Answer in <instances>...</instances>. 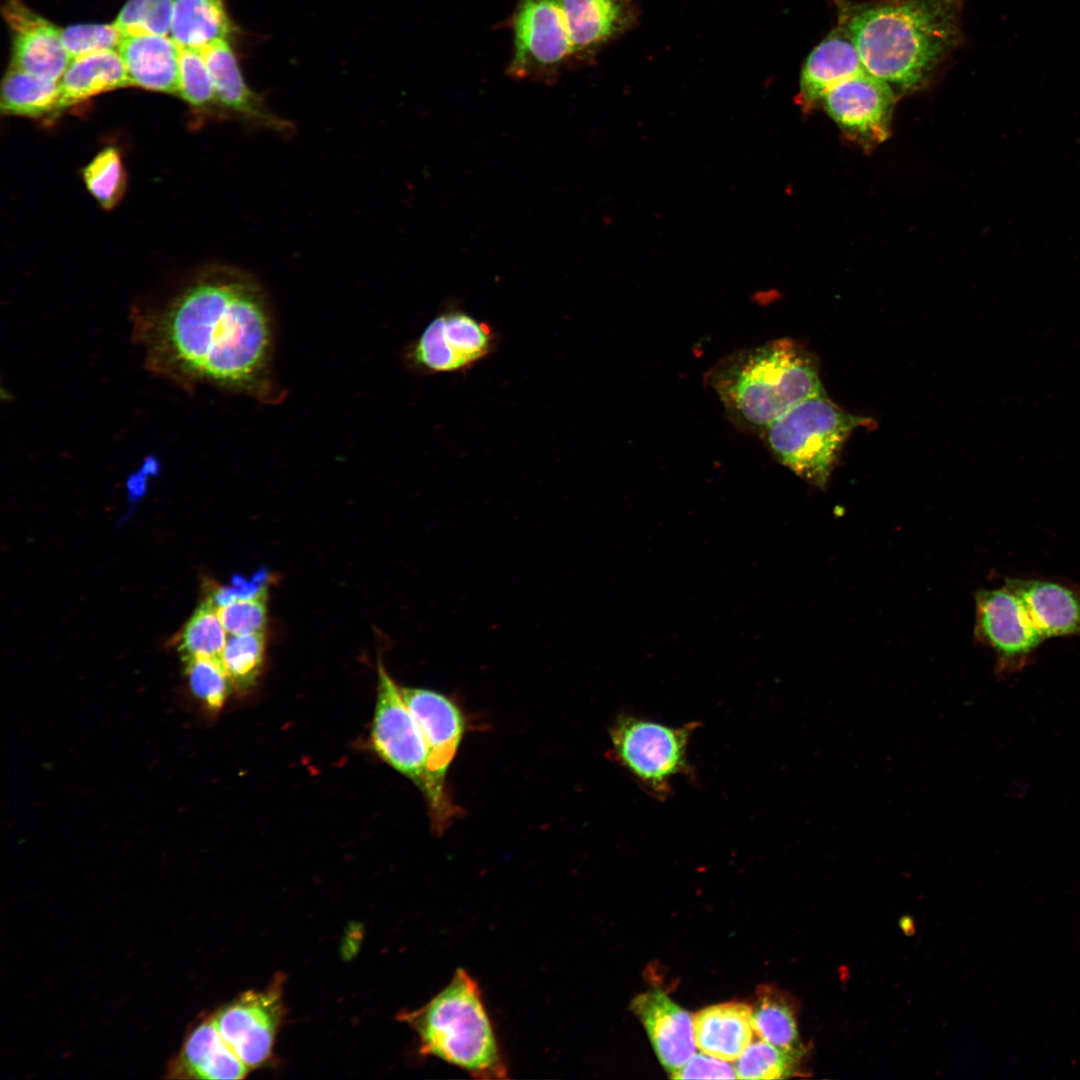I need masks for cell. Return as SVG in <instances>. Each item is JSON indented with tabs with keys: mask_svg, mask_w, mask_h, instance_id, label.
I'll return each instance as SVG.
<instances>
[{
	"mask_svg": "<svg viewBox=\"0 0 1080 1080\" xmlns=\"http://www.w3.org/2000/svg\"><path fill=\"white\" fill-rule=\"evenodd\" d=\"M631 1009L646 1029L655 1053L670 1076L695 1054L692 1016L664 992L639 994Z\"/></svg>",
	"mask_w": 1080,
	"mask_h": 1080,
	"instance_id": "e0dca14e",
	"label": "cell"
},
{
	"mask_svg": "<svg viewBox=\"0 0 1080 1080\" xmlns=\"http://www.w3.org/2000/svg\"><path fill=\"white\" fill-rule=\"evenodd\" d=\"M235 33L225 0H175L170 36L178 45L202 48Z\"/></svg>",
	"mask_w": 1080,
	"mask_h": 1080,
	"instance_id": "cb8c5ba5",
	"label": "cell"
},
{
	"mask_svg": "<svg viewBox=\"0 0 1080 1080\" xmlns=\"http://www.w3.org/2000/svg\"><path fill=\"white\" fill-rule=\"evenodd\" d=\"M695 722L669 726L631 714H621L609 734L615 760L648 794L665 800L672 779L691 776L687 748Z\"/></svg>",
	"mask_w": 1080,
	"mask_h": 1080,
	"instance_id": "52a82bcc",
	"label": "cell"
},
{
	"mask_svg": "<svg viewBox=\"0 0 1080 1080\" xmlns=\"http://www.w3.org/2000/svg\"><path fill=\"white\" fill-rule=\"evenodd\" d=\"M59 86L58 112L131 83L118 50H104L70 61Z\"/></svg>",
	"mask_w": 1080,
	"mask_h": 1080,
	"instance_id": "603a6c76",
	"label": "cell"
},
{
	"mask_svg": "<svg viewBox=\"0 0 1080 1080\" xmlns=\"http://www.w3.org/2000/svg\"><path fill=\"white\" fill-rule=\"evenodd\" d=\"M693 1034L697 1048L724 1061H735L753 1040L752 1008L741 1002H726L701 1009L694 1016Z\"/></svg>",
	"mask_w": 1080,
	"mask_h": 1080,
	"instance_id": "7402d4cb",
	"label": "cell"
},
{
	"mask_svg": "<svg viewBox=\"0 0 1080 1080\" xmlns=\"http://www.w3.org/2000/svg\"><path fill=\"white\" fill-rule=\"evenodd\" d=\"M866 69L858 51L839 26L806 58L800 75L798 103L805 111L821 104L824 95L840 82Z\"/></svg>",
	"mask_w": 1080,
	"mask_h": 1080,
	"instance_id": "ffe728a7",
	"label": "cell"
},
{
	"mask_svg": "<svg viewBox=\"0 0 1080 1080\" xmlns=\"http://www.w3.org/2000/svg\"><path fill=\"white\" fill-rule=\"evenodd\" d=\"M265 638L263 632L231 635L222 653V662L232 681L241 691L254 686L263 666Z\"/></svg>",
	"mask_w": 1080,
	"mask_h": 1080,
	"instance_id": "4dcf8cb0",
	"label": "cell"
},
{
	"mask_svg": "<svg viewBox=\"0 0 1080 1080\" xmlns=\"http://www.w3.org/2000/svg\"><path fill=\"white\" fill-rule=\"evenodd\" d=\"M371 741L378 755L412 780L424 793L436 832H443L457 815L451 799L439 794L428 769L429 752L421 728L402 693L378 665V688Z\"/></svg>",
	"mask_w": 1080,
	"mask_h": 1080,
	"instance_id": "8992f818",
	"label": "cell"
},
{
	"mask_svg": "<svg viewBox=\"0 0 1080 1080\" xmlns=\"http://www.w3.org/2000/svg\"><path fill=\"white\" fill-rule=\"evenodd\" d=\"M184 660L194 695L212 710L221 708L232 685L222 660L200 657Z\"/></svg>",
	"mask_w": 1080,
	"mask_h": 1080,
	"instance_id": "d6a6232c",
	"label": "cell"
},
{
	"mask_svg": "<svg viewBox=\"0 0 1080 1080\" xmlns=\"http://www.w3.org/2000/svg\"><path fill=\"white\" fill-rule=\"evenodd\" d=\"M217 612L231 635L263 632L267 619L266 592L217 606Z\"/></svg>",
	"mask_w": 1080,
	"mask_h": 1080,
	"instance_id": "e575fe53",
	"label": "cell"
},
{
	"mask_svg": "<svg viewBox=\"0 0 1080 1080\" xmlns=\"http://www.w3.org/2000/svg\"><path fill=\"white\" fill-rule=\"evenodd\" d=\"M705 383L728 420L757 436L799 402L824 394L814 356L789 338L723 357L705 374Z\"/></svg>",
	"mask_w": 1080,
	"mask_h": 1080,
	"instance_id": "3957f363",
	"label": "cell"
},
{
	"mask_svg": "<svg viewBox=\"0 0 1080 1080\" xmlns=\"http://www.w3.org/2000/svg\"><path fill=\"white\" fill-rule=\"evenodd\" d=\"M2 14L11 34L9 66L59 81L70 62L61 28L33 11L24 0H4Z\"/></svg>",
	"mask_w": 1080,
	"mask_h": 1080,
	"instance_id": "5bb4252c",
	"label": "cell"
},
{
	"mask_svg": "<svg viewBox=\"0 0 1080 1080\" xmlns=\"http://www.w3.org/2000/svg\"><path fill=\"white\" fill-rule=\"evenodd\" d=\"M133 322L155 374L183 387L209 384L273 400L272 310L247 270L208 266L164 304L137 312Z\"/></svg>",
	"mask_w": 1080,
	"mask_h": 1080,
	"instance_id": "6da1fadb",
	"label": "cell"
},
{
	"mask_svg": "<svg viewBox=\"0 0 1080 1080\" xmlns=\"http://www.w3.org/2000/svg\"><path fill=\"white\" fill-rule=\"evenodd\" d=\"M505 24L512 34L506 68L510 78L553 85L564 71L574 68L559 0H517Z\"/></svg>",
	"mask_w": 1080,
	"mask_h": 1080,
	"instance_id": "ba28073f",
	"label": "cell"
},
{
	"mask_svg": "<svg viewBox=\"0 0 1080 1080\" xmlns=\"http://www.w3.org/2000/svg\"><path fill=\"white\" fill-rule=\"evenodd\" d=\"M179 47V96L205 117L227 119L221 108L201 48Z\"/></svg>",
	"mask_w": 1080,
	"mask_h": 1080,
	"instance_id": "4316f807",
	"label": "cell"
},
{
	"mask_svg": "<svg viewBox=\"0 0 1080 1080\" xmlns=\"http://www.w3.org/2000/svg\"><path fill=\"white\" fill-rule=\"evenodd\" d=\"M895 103L890 85L867 71L840 82L821 101L843 135L867 148L888 138Z\"/></svg>",
	"mask_w": 1080,
	"mask_h": 1080,
	"instance_id": "8fae6325",
	"label": "cell"
},
{
	"mask_svg": "<svg viewBox=\"0 0 1080 1080\" xmlns=\"http://www.w3.org/2000/svg\"><path fill=\"white\" fill-rule=\"evenodd\" d=\"M402 1018L417 1033L423 1055L474 1078L505 1079L508 1067L475 979L457 969L431 1000Z\"/></svg>",
	"mask_w": 1080,
	"mask_h": 1080,
	"instance_id": "277c9868",
	"label": "cell"
},
{
	"mask_svg": "<svg viewBox=\"0 0 1080 1080\" xmlns=\"http://www.w3.org/2000/svg\"><path fill=\"white\" fill-rule=\"evenodd\" d=\"M673 1079H735L734 1066L707 1054H694L671 1076Z\"/></svg>",
	"mask_w": 1080,
	"mask_h": 1080,
	"instance_id": "d590c367",
	"label": "cell"
},
{
	"mask_svg": "<svg viewBox=\"0 0 1080 1080\" xmlns=\"http://www.w3.org/2000/svg\"><path fill=\"white\" fill-rule=\"evenodd\" d=\"M494 344L488 324L463 311H447L435 317L411 344L408 361L428 373L459 371L485 358Z\"/></svg>",
	"mask_w": 1080,
	"mask_h": 1080,
	"instance_id": "30bf717a",
	"label": "cell"
},
{
	"mask_svg": "<svg viewBox=\"0 0 1080 1080\" xmlns=\"http://www.w3.org/2000/svg\"><path fill=\"white\" fill-rule=\"evenodd\" d=\"M118 52L131 87L179 94V47L170 35H124Z\"/></svg>",
	"mask_w": 1080,
	"mask_h": 1080,
	"instance_id": "44dd1931",
	"label": "cell"
},
{
	"mask_svg": "<svg viewBox=\"0 0 1080 1080\" xmlns=\"http://www.w3.org/2000/svg\"><path fill=\"white\" fill-rule=\"evenodd\" d=\"M568 28L573 66L590 64L598 52L630 30L639 0H559Z\"/></svg>",
	"mask_w": 1080,
	"mask_h": 1080,
	"instance_id": "2e32d148",
	"label": "cell"
},
{
	"mask_svg": "<svg viewBox=\"0 0 1080 1080\" xmlns=\"http://www.w3.org/2000/svg\"><path fill=\"white\" fill-rule=\"evenodd\" d=\"M1005 585L1020 598L1044 640L1080 636L1079 587L1036 577L1007 578Z\"/></svg>",
	"mask_w": 1080,
	"mask_h": 1080,
	"instance_id": "ac0fdd59",
	"label": "cell"
},
{
	"mask_svg": "<svg viewBox=\"0 0 1080 1080\" xmlns=\"http://www.w3.org/2000/svg\"><path fill=\"white\" fill-rule=\"evenodd\" d=\"M401 693L427 743L431 780L440 795L451 799L445 778L464 735L463 713L452 699L436 691L404 687Z\"/></svg>",
	"mask_w": 1080,
	"mask_h": 1080,
	"instance_id": "9a60e30c",
	"label": "cell"
},
{
	"mask_svg": "<svg viewBox=\"0 0 1080 1080\" xmlns=\"http://www.w3.org/2000/svg\"><path fill=\"white\" fill-rule=\"evenodd\" d=\"M213 1016L221 1036L249 1068L271 1056L282 1017L280 984L265 991H247Z\"/></svg>",
	"mask_w": 1080,
	"mask_h": 1080,
	"instance_id": "7c38bea8",
	"label": "cell"
},
{
	"mask_svg": "<svg viewBox=\"0 0 1080 1080\" xmlns=\"http://www.w3.org/2000/svg\"><path fill=\"white\" fill-rule=\"evenodd\" d=\"M217 100L228 118L249 129L291 136L294 124L273 112L247 83L229 40H216L201 48Z\"/></svg>",
	"mask_w": 1080,
	"mask_h": 1080,
	"instance_id": "4fadbf2b",
	"label": "cell"
},
{
	"mask_svg": "<svg viewBox=\"0 0 1080 1080\" xmlns=\"http://www.w3.org/2000/svg\"><path fill=\"white\" fill-rule=\"evenodd\" d=\"M59 81L9 66L1 85V111L7 115L42 117L58 113Z\"/></svg>",
	"mask_w": 1080,
	"mask_h": 1080,
	"instance_id": "484cf974",
	"label": "cell"
},
{
	"mask_svg": "<svg viewBox=\"0 0 1080 1080\" xmlns=\"http://www.w3.org/2000/svg\"><path fill=\"white\" fill-rule=\"evenodd\" d=\"M975 602V640L992 649L996 672L1010 675L1021 671L1044 641L1022 601L1004 584L979 590Z\"/></svg>",
	"mask_w": 1080,
	"mask_h": 1080,
	"instance_id": "9c48e42d",
	"label": "cell"
},
{
	"mask_svg": "<svg viewBox=\"0 0 1080 1080\" xmlns=\"http://www.w3.org/2000/svg\"><path fill=\"white\" fill-rule=\"evenodd\" d=\"M250 1069L221 1036L213 1016H206L187 1032L183 1045L168 1066L176 1079H243Z\"/></svg>",
	"mask_w": 1080,
	"mask_h": 1080,
	"instance_id": "d6986e66",
	"label": "cell"
},
{
	"mask_svg": "<svg viewBox=\"0 0 1080 1080\" xmlns=\"http://www.w3.org/2000/svg\"><path fill=\"white\" fill-rule=\"evenodd\" d=\"M869 423V419L841 409L824 393L790 408L759 437L782 465L823 487L850 434Z\"/></svg>",
	"mask_w": 1080,
	"mask_h": 1080,
	"instance_id": "5b68a950",
	"label": "cell"
},
{
	"mask_svg": "<svg viewBox=\"0 0 1080 1080\" xmlns=\"http://www.w3.org/2000/svg\"><path fill=\"white\" fill-rule=\"evenodd\" d=\"M751 1008L753 1029L759 1038L781 1049L804 1054L797 1010L790 997L770 986H761Z\"/></svg>",
	"mask_w": 1080,
	"mask_h": 1080,
	"instance_id": "d4e9b609",
	"label": "cell"
},
{
	"mask_svg": "<svg viewBox=\"0 0 1080 1080\" xmlns=\"http://www.w3.org/2000/svg\"><path fill=\"white\" fill-rule=\"evenodd\" d=\"M123 37L114 23L61 28L62 44L70 61L94 52L118 50Z\"/></svg>",
	"mask_w": 1080,
	"mask_h": 1080,
	"instance_id": "836d02e7",
	"label": "cell"
},
{
	"mask_svg": "<svg viewBox=\"0 0 1080 1080\" xmlns=\"http://www.w3.org/2000/svg\"><path fill=\"white\" fill-rule=\"evenodd\" d=\"M804 1054L781 1049L763 1039L752 1041L735 1060L738 1079H783L799 1074Z\"/></svg>",
	"mask_w": 1080,
	"mask_h": 1080,
	"instance_id": "f1b7e54d",
	"label": "cell"
},
{
	"mask_svg": "<svg viewBox=\"0 0 1080 1080\" xmlns=\"http://www.w3.org/2000/svg\"><path fill=\"white\" fill-rule=\"evenodd\" d=\"M217 606L211 598L204 601L186 623L180 637L184 659L212 658L222 660L227 642Z\"/></svg>",
	"mask_w": 1080,
	"mask_h": 1080,
	"instance_id": "83f0119b",
	"label": "cell"
},
{
	"mask_svg": "<svg viewBox=\"0 0 1080 1080\" xmlns=\"http://www.w3.org/2000/svg\"><path fill=\"white\" fill-rule=\"evenodd\" d=\"M175 0H127L115 21L124 34L170 35Z\"/></svg>",
	"mask_w": 1080,
	"mask_h": 1080,
	"instance_id": "1f68e13d",
	"label": "cell"
},
{
	"mask_svg": "<svg viewBox=\"0 0 1080 1080\" xmlns=\"http://www.w3.org/2000/svg\"><path fill=\"white\" fill-rule=\"evenodd\" d=\"M82 177L88 191L105 210H111L122 199L127 176L121 153L114 146H107L83 168Z\"/></svg>",
	"mask_w": 1080,
	"mask_h": 1080,
	"instance_id": "f546056e",
	"label": "cell"
},
{
	"mask_svg": "<svg viewBox=\"0 0 1080 1080\" xmlns=\"http://www.w3.org/2000/svg\"><path fill=\"white\" fill-rule=\"evenodd\" d=\"M866 71L900 93L924 87L963 39V0H834Z\"/></svg>",
	"mask_w": 1080,
	"mask_h": 1080,
	"instance_id": "7a4b0ae2",
	"label": "cell"
}]
</instances>
